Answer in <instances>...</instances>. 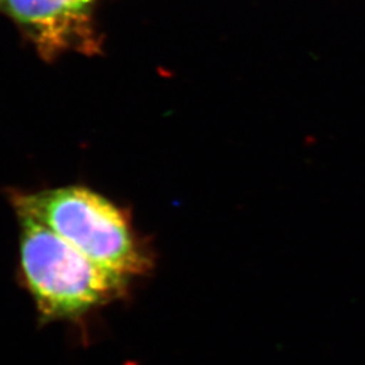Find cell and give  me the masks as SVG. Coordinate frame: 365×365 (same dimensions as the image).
Wrapping results in <instances>:
<instances>
[{
	"label": "cell",
	"mask_w": 365,
	"mask_h": 365,
	"mask_svg": "<svg viewBox=\"0 0 365 365\" xmlns=\"http://www.w3.org/2000/svg\"><path fill=\"white\" fill-rule=\"evenodd\" d=\"M13 206L18 218L43 225L111 274L129 279L152 268V259L125 211L90 188L66 185L18 192Z\"/></svg>",
	"instance_id": "6da1fadb"
},
{
	"label": "cell",
	"mask_w": 365,
	"mask_h": 365,
	"mask_svg": "<svg viewBox=\"0 0 365 365\" xmlns=\"http://www.w3.org/2000/svg\"><path fill=\"white\" fill-rule=\"evenodd\" d=\"M18 220L21 276L43 319L80 317L125 291L128 279L101 268L38 222Z\"/></svg>",
	"instance_id": "7a4b0ae2"
},
{
	"label": "cell",
	"mask_w": 365,
	"mask_h": 365,
	"mask_svg": "<svg viewBox=\"0 0 365 365\" xmlns=\"http://www.w3.org/2000/svg\"><path fill=\"white\" fill-rule=\"evenodd\" d=\"M96 0H0V10L48 61L66 52L93 53Z\"/></svg>",
	"instance_id": "3957f363"
}]
</instances>
